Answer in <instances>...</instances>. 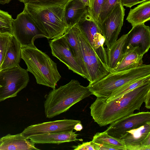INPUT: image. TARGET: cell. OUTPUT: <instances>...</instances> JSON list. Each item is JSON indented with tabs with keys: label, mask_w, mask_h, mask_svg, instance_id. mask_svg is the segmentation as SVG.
I'll use <instances>...</instances> for the list:
<instances>
[{
	"label": "cell",
	"mask_w": 150,
	"mask_h": 150,
	"mask_svg": "<svg viewBox=\"0 0 150 150\" xmlns=\"http://www.w3.org/2000/svg\"><path fill=\"white\" fill-rule=\"evenodd\" d=\"M150 90V82L138 87L120 98L106 102L97 98L90 107L91 116L100 127L115 121L139 110L146 95Z\"/></svg>",
	"instance_id": "6da1fadb"
},
{
	"label": "cell",
	"mask_w": 150,
	"mask_h": 150,
	"mask_svg": "<svg viewBox=\"0 0 150 150\" xmlns=\"http://www.w3.org/2000/svg\"><path fill=\"white\" fill-rule=\"evenodd\" d=\"M92 95L88 87L71 80L58 88L53 89L45 96L44 103L46 117L52 118L65 112L75 104Z\"/></svg>",
	"instance_id": "7a4b0ae2"
},
{
	"label": "cell",
	"mask_w": 150,
	"mask_h": 150,
	"mask_svg": "<svg viewBox=\"0 0 150 150\" xmlns=\"http://www.w3.org/2000/svg\"><path fill=\"white\" fill-rule=\"evenodd\" d=\"M21 58L27 66V70L33 74L38 84L55 88L61 76L57 63L48 55L35 46L22 47Z\"/></svg>",
	"instance_id": "3957f363"
},
{
	"label": "cell",
	"mask_w": 150,
	"mask_h": 150,
	"mask_svg": "<svg viewBox=\"0 0 150 150\" xmlns=\"http://www.w3.org/2000/svg\"><path fill=\"white\" fill-rule=\"evenodd\" d=\"M24 5V8L45 38L53 39L63 35L69 27L64 19L65 5L50 7Z\"/></svg>",
	"instance_id": "277c9868"
},
{
	"label": "cell",
	"mask_w": 150,
	"mask_h": 150,
	"mask_svg": "<svg viewBox=\"0 0 150 150\" xmlns=\"http://www.w3.org/2000/svg\"><path fill=\"white\" fill-rule=\"evenodd\" d=\"M150 76V65L143 64L130 69L110 72L102 79L88 86L92 95L97 98L105 99L112 92L133 80Z\"/></svg>",
	"instance_id": "5b68a950"
},
{
	"label": "cell",
	"mask_w": 150,
	"mask_h": 150,
	"mask_svg": "<svg viewBox=\"0 0 150 150\" xmlns=\"http://www.w3.org/2000/svg\"><path fill=\"white\" fill-rule=\"evenodd\" d=\"M29 81L28 71L19 65L0 71V102L16 96Z\"/></svg>",
	"instance_id": "8992f818"
},
{
	"label": "cell",
	"mask_w": 150,
	"mask_h": 150,
	"mask_svg": "<svg viewBox=\"0 0 150 150\" xmlns=\"http://www.w3.org/2000/svg\"><path fill=\"white\" fill-rule=\"evenodd\" d=\"M12 28L13 35L22 47L34 46L36 39L45 37L24 7L16 18L13 19Z\"/></svg>",
	"instance_id": "52a82bcc"
},
{
	"label": "cell",
	"mask_w": 150,
	"mask_h": 150,
	"mask_svg": "<svg viewBox=\"0 0 150 150\" xmlns=\"http://www.w3.org/2000/svg\"><path fill=\"white\" fill-rule=\"evenodd\" d=\"M79 38L88 80L89 82V85L92 84L106 76L110 71L98 57L79 29Z\"/></svg>",
	"instance_id": "ba28073f"
},
{
	"label": "cell",
	"mask_w": 150,
	"mask_h": 150,
	"mask_svg": "<svg viewBox=\"0 0 150 150\" xmlns=\"http://www.w3.org/2000/svg\"><path fill=\"white\" fill-rule=\"evenodd\" d=\"M77 24L98 57L108 69L107 52L103 46L105 38L88 8Z\"/></svg>",
	"instance_id": "9c48e42d"
},
{
	"label": "cell",
	"mask_w": 150,
	"mask_h": 150,
	"mask_svg": "<svg viewBox=\"0 0 150 150\" xmlns=\"http://www.w3.org/2000/svg\"><path fill=\"white\" fill-rule=\"evenodd\" d=\"M125 9L121 2L118 3L111 12L98 25L104 37L106 50L109 49L117 40L123 25Z\"/></svg>",
	"instance_id": "30bf717a"
},
{
	"label": "cell",
	"mask_w": 150,
	"mask_h": 150,
	"mask_svg": "<svg viewBox=\"0 0 150 150\" xmlns=\"http://www.w3.org/2000/svg\"><path fill=\"white\" fill-rule=\"evenodd\" d=\"M150 122L149 112L133 113L111 123L105 131L110 135L119 139L127 131Z\"/></svg>",
	"instance_id": "8fae6325"
},
{
	"label": "cell",
	"mask_w": 150,
	"mask_h": 150,
	"mask_svg": "<svg viewBox=\"0 0 150 150\" xmlns=\"http://www.w3.org/2000/svg\"><path fill=\"white\" fill-rule=\"evenodd\" d=\"M49 42L53 56L64 63L69 69L85 78L64 35L50 40Z\"/></svg>",
	"instance_id": "7c38bea8"
},
{
	"label": "cell",
	"mask_w": 150,
	"mask_h": 150,
	"mask_svg": "<svg viewBox=\"0 0 150 150\" xmlns=\"http://www.w3.org/2000/svg\"><path fill=\"white\" fill-rule=\"evenodd\" d=\"M81 123L80 120L65 119L30 125L21 133L25 138L44 133L73 131L75 125Z\"/></svg>",
	"instance_id": "4fadbf2b"
},
{
	"label": "cell",
	"mask_w": 150,
	"mask_h": 150,
	"mask_svg": "<svg viewBox=\"0 0 150 150\" xmlns=\"http://www.w3.org/2000/svg\"><path fill=\"white\" fill-rule=\"evenodd\" d=\"M119 139L126 150H150V122L127 131Z\"/></svg>",
	"instance_id": "5bb4252c"
},
{
	"label": "cell",
	"mask_w": 150,
	"mask_h": 150,
	"mask_svg": "<svg viewBox=\"0 0 150 150\" xmlns=\"http://www.w3.org/2000/svg\"><path fill=\"white\" fill-rule=\"evenodd\" d=\"M127 34L125 48L129 45L138 47L143 55L148 51L150 47L149 26L144 23L135 25Z\"/></svg>",
	"instance_id": "9a60e30c"
},
{
	"label": "cell",
	"mask_w": 150,
	"mask_h": 150,
	"mask_svg": "<svg viewBox=\"0 0 150 150\" xmlns=\"http://www.w3.org/2000/svg\"><path fill=\"white\" fill-rule=\"evenodd\" d=\"M143 55L138 47H133L130 45H127L125 49L121 60L114 68L110 71V72L127 70L142 65L143 64Z\"/></svg>",
	"instance_id": "2e32d148"
},
{
	"label": "cell",
	"mask_w": 150,
	"mask_h": 150,
	"mask_svg": "<svg viewBox=\"0 0 150 150\" xmlns=\"http://www.w3.org/2000/svg\"><path fill=\"white\" fill-rule=\"evenodd\" d=\"M78 134L73 131L68 132L44 133L31 136L29 139L35 144H60L73 141H82L77 138Z\"/></svg>",
	"instance_id": "e0dca14e"
},
{
	"label": "cell",
	"mask_w": 150,
	"mask_h": 150,
	"mask_svg": "<svg viewBox=\"0 0 150 150\" xmlns=\"http://www.w3.org/2000/svg\"><path fill=\"white\" fill-rule=\"evenodd\" d=\"M79 28L77 23L69 27L63 34L71 50L73 55L81 68L85 77L88 80L87 71L82 57L79 38Z\"/></svg>",
	"instance_id": "ac0fdd59"
},
{
	"label": "cell",
	"mask_w": 150,
	"mask_h": 150,
	"mask_svg": "<svg viewBox=\"0 0 150 150\" xmlns=\"http://www.w3.org/2000/svg\"><path fill=\"white\" fill-rule=\"evenodd\" d=\"M2 143L0 150H40L35 146V144L26 139L21 133L15 135L8 134L1 138Z\"/></svg>",
	"instance_id": "d6986e66"
},
{
	"label": "cell",
	"mask_w": 150,
	"mask_h": 150,
	"mask_svg": "<svg viewBox=\"0 0 150 150\" xmlns=\"http://www.w3.org/2000/svg\"><path fill=\"white\" fill-rule=\"evenodd\" d=\"M88 9L80 0H68L64 5V18L69 27L77 24Z\"/></svg>",
	"instance_id": "ffe728a7"
},
{
	"label": "cell",
	"mask_w": 150,
	"mask_h": 150,
	"mask_svg": "<svg viewBox=\"0 0 150 150\" xmlns=\"http://www.w3.org/2000/svg\"><path fill=\"white\" fill-rule=\"evenodd\" d=\"M22 46L13 35H11L1 70L19 65Z\"/></svg>",
	"instance_id": "44dd1931"
},
{
	"label": "cell",
	"mask_w": 150,
	"mask_h": 150,
	"mask_svg": "<svg viewBox=\"0 0 150 150\" xmlns=\"http://www.w3.org/2000/svg\"><path fill=\"white\" fill-rule=\"evenodd\" d=\"M127 35V34L123 35L106 50L109 71L114 68L121 60L124 53Z\"/></svg>",
	"instance_id": "7402d4cb"
},
{
	"label": "cell",
	"mask_w": 150,
	"mask_h": 150,
	"mask_svg": "<svg viewBox=\"0 0 150 150\" xmlns=\"http://www.w3.org/2000/svg\"><path fill=\"white\" fill-rule=\"evenodd\" d=\"M150 19V0L141 3L131 9L126 20L133 26L144 23Z\"/></svg>",
	"instance_id": "603a6c76"
},
{
	"label": "cell",
	"mask_w": 150,
	"mask_h": 150,
	"mask_svg": "<svg viewBox=\"0 0 150 150\" xmlns=\"http://www.w3.org/2000/svg\"><path fill=\"white\" fill-rule=\"evenodd\" d=\"M149 82H150V76L130 81L115 90L104 100L106 102H108L117 99L136 88Z\"/></svg>",
	"instance_id": "cb8c5ba5"
},
{
	"label": "cell",
	"mask_w": 150,
	"mask_h": 150,
	"mask_svg": "<svg viewBox=\"0 0 150 150\" xmlns=\"http://www.w3.org/2000/svg\"><path fill=\"white\" fill-rule=\"evenodd\" d=\"M91 141L96 143L112 146L120 148L121 150H126L125 145L120 139L110 135L105 131L96 133Z\"/></svg>",
	"instance_id": "d4e9b609"
},
{
	"label": "cell",
	"mask_w": 150,
	"mask_h": 150,
	"mask_svg": "<svg viewBox=\"0 0 150 150\" xmlns=\"http://www.w3.org/2000/svg\"><path fill=\"white\" fill-rule=\"evenodd\" d=\"M68 0H20L24 4L38 7L59 6L64 5Z\"/></svg>",
	"instance_id": "484cf974"
},
{
	"label": "cell",
	"mask_w": 150,
	"mask_h": 150,
	"mask_svg": "<svg viewBox=\"0 0 150 150\" xmlns=\"http://www.w3.org/2000/svg\"><path fill=\"white\" fill-rule=\"evenodd\" d=\"M12 16L7 12L0 9V33L13 35Z\"/></svg>",
	"instance_id": "4316f807"
},
{
	"label": "cell",
	"mask_w": 150,
	"mask_h": 150,
	"mask_svg": "<svg viewBox=\"0 0 150 150\" xmlns=\"http://www.w3.org/2000/svg\"><path fill=\"white\" fill-rule=\"evenodd\" d=\"M119 2H121L120 0H104L98 25L105 19L111 12L116 4Z\"/></svg>",
	"instance_id": "83f0119b"
},
{
	"label": "cell",
	"mask_w": 150,
	"mask_h": 150,
	"mask_svg": "<svg viewBox=\"0 0 150 150\" xmlns=\"http://www.w3.org/2000/svg\"><path fill=\"white\" fill-rule=\"evenodd\" d=\"M104 0H90L88 10L98 25Z\"/></svg>",
	"instance_id": "f1b7e54d"
},
{
	"label": "cell",
	"mask_w": 150,
	"mask_h": 150,
	"mask_svg": "<svg viewBox=\"0 0 150 150\" xmlns=\"http://www.w3.org/2000/svg\"><path fill=\"white\" fill-rule=\"evenodd\" d=\"M8 34L0 33V71L4 61L9 40L10 35Z\"/></svg>",
	"instance_id": "f546056e"
},
{
	"label": "cell",
	"mask_w": 150,
	"mask_h": 150,
	"mask_svg": "<svg viewBox=\"0 0 150 150\" xmlns=\"http://www.w3.org/2000/svg\"><path fill=\"white\" fill-rule=\"evenodd\" d=\"M72 147L74 150H95L91 141L83 142L81 144L77 146H74Z\"/></svg>",
	"instance_id": "4dcf8cb0"
},
{
	"label": "cell",
	"mask_w": 150,
	"mask_h": 150,
	"mask_svg": "<svg viewBox=\"0 0 150 150\" xmlns=\"http://www.w3.org/2000/svg\"><path fill=\"white\" fill-rule=\"evenodd\" d=\"M92 142L95 150H121L120 148L109 145L103 144H98Z\"/></svg>",
	"instance_id": "1f68e13d"
},
{
	"label": "cell",
	"mask_w": 150,
	"mask_h": 150,
	"mask_svg": "<svg viewBox=\"0 0 150 150\" xmlns=\"http://www.w3.org/2000/svg\"><path fill=\"white\" fill-rule=\"evenodd\" d=\"M149 0H120L121 3L123 6L131 8L132 6Z\"/></svg>",
	"instance_id": "d6a6232c"
},
{
	"label": "cell",
	"mask_w": 150,
	"mask_h": 150,
	"mask_svg": "<svg viewBox=\"0 0 150 150\" xmlns=\"http://www.w3.org/2000/svg\"><path fill=\"white\" fill-rule=\"evenodd\" d=\"M145 103V107L147 108H150V90L147 93L144 101Z\"/></svg>",
	"instance_id": "836d02e7"
},
{
	"label": "cell",
	"mask_w": 150,
	"mask_h": 150,
	"mask_svg": "<svg viewBox=\"0 0 150 150\" xmlns=\"http://www.w3.org/2000/svg\"><path fill=\"white\" fill-rule=\"evenodd\" d=\"M83 128V127L81 123H78L76 124L74 128V129L76 131H81Z\"/></svg>",
	"instance_id": "e575fe53"
},
{
	"label": "cell",
	"mask_w": 150,
	"mask_h": 150,
	"mask_svg": "<svg viewBox=\"0 0 150 150\" xmlns=\"http://www.w3.org/2000/svg\"><path fill=\"white\" fill-rule=\"evenodd\" d=\"M86 6L88 7L90 6V0H80Z\"/></svg>",
	"instance_id": "d590c367"
},
{
	"label": "cell",
	"mask_w": 150,
	"mask_h": 150,
	"mask_svg": "<svg viewBox=\"0 0 150 150\" xmlns=\"http://www.w3.org/2000/svg\"><path fill=\"white\" fill-rule=\"evenodd\" d=\"M11 0H0V4L4 5L9 3Z\"/></svg>",
	"instance_id": "8d00e7d4"
},
{
	"label": "cell",
	"mask_w": 150,
	"mask_h": 150,
	"mask_svg": "<svg viewBox=\"0 0 150 150\" xmlns=\"http://www.w3.org/2000/svg\"><path fill=\"white\" fill-rule=\"evenodd\" d=\"M2 143V141L1 139H0V146L1 144Z\"/></svg>",
	"instance_id": "74e56055"
},
{
	"label": "cell",
	"mask_w": 150,
	"mask_h": 150,
	"mask_svg": "<svg viewBox=\"0 0 150 150\" xmlns=\"http://www.w3.org/2000/svg\"><path fill=\"white\" fill-rule=\"evenodd\" d=\"M1 87V85H0V87Z\"/></svg>",
	"instance_id": "f35d334b"
},
{
	"label": "cell",
	"mask_w": 150,
	"mask_h": 150,
	"mask_svg": "<svg viewBox=\"0 0 150 150\" xmlns=\"http://www.w3.org/2000/svg\"><path fill=\"white\" fill-rule=\"evenodd\" d=\"M18 0L20 1V0Z\"/></svg>",
	"instance_id": "ab89813d"
}]
</instances>
